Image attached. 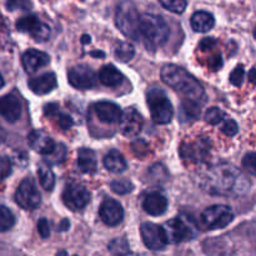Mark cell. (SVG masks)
Here are the masks:
<instances>
[{
  "label": "cell",
  "instance_id": "6da1fadb",
  "mask_svg": "<svg viewBox=\"0 0 256 256\" xmlns=\"http://www.w3.org/2000/svg\"><path fill=\"white\" fill-rule=\"evenodd\" d=\"M205 190L218 195H242L249 190L250 182L232 164H218L202 176Z\"/></svg>",
  "mask_w": 256,
  "mask_h": 256
},
{
  "label": "cell",
  "instance_id": "7a4b0ae2",
  "mask_svg": "<svg viewBox=\"0 0 256 256\" xmlns=\"http://www.w3.org/2000/svg\"><path fill=\"white\" fill-rule=\"evenodd\" d=\"M162 82L179 92L185 100L202 102L205 96L202 84L190 72L174 64L164 65L160 72Z\"/></svg>",
  "mask_w": 256,
  "mask_h": 256
},
{
  "label": "cell",
  "instance_id": "3957f363",
  "mask_svg": "<svg viewBox=\"0 0 256 256\" xmlns=\"http://www.w3.org/2000/svg\"><path fill=\"white\" fill-rule=\"evenodd\" d=\"M140 40L144 42L148 50L154 52L164 44L170 34V28L162 15L144 14L140 16Z\"/></svg>",
  "mask_w": 256,
  "mask_h": 256
},
{
  "label": "cell",
  "instance_id": "277c9868",
  "mask_svg": "<svg viewBox=\"0 0 256 256\" xmlns=\"http://www.w3.org/2000/svg\"><path fill=\"white\" fill-rule=\"evenodd\" d=\"M115 24L118 29L132 40H140V15L132 0H122L115 12Z\"/></svg>",
  "mask_w": 256,
  "mask_h": 256
},
{
  "label": "cell",
  "instance_id": "5b68a950",
  "mask_svg": "<svg viewBox=\"0 0 256 256\" xmlns=\"http://www.w3.org/2000/svg\"><path fill=\"white\" fill-rule=\"evenodd\" d=\"M146 102L149 105L150 114L154 122L160 125L172 122L174 110L170 100L168 99L164 90L160 88H152L146 92Z\"/></svg>",
  "mask_w": 256,
  "mask_h": 256
},
{
  "label": "cell",
  "instance_id": "8992f818",
  "mask_svg": "<svg viewBox=\"0 0 256 256\" xmlns=\"http://www.w3.org/2000/svg\"><path fill=\"white\" fill-rule=\"evenodd\" d=\"M234 219V212L226 205H212L202 212V222L205 230H219L226 228Z\"/></svg>",
  "mask_w": 256,
  "mask_h": 256
},
{
  "label": "cell",
  "instance_id": "52a82bcc",
  "mask_svg": "<svg viewBox=\"0 0 256 256\" xmlns=\"http://www.w3.org/2000/svg\"><path fill=\"white\" fill-rule=\"evenodd\" d=\"M15 202L24 210H34L42 202V195L36 189L34 180L25 178L15 192Z\"/></svg>",
  "mask_w": 256,
  "mask_h": 256
},
{
  "label": "cell",
  "instance_id": "ba28073f",
  "mask_svg": "<svg viewBox=\"0 0 256 256\" xmlns=\"http://www.w3.org/2000/svg\"><path fill=\"white\" fill-rule=\"evenodd\" d=\"M190 220L184 219V218H172V220L165 224L162 228L166 235L168 242H182L192 240L195 236V232L192 229Z\"/></svg>",
  "mask_w": 256,
  "mask_h": 256
},
{
  "label": "cell",
  "instance_id": "9c48e42d",
  "mask_svg": "<svg viewBox=\"0 0 256 256\" xmlns=\"http://www.w3.org/2000/svg\"><path fill=\"white\" fill-rule=\"evenodd\" d=\"M16 29L22 32H26L36 42H46L50 36L49 25L42 22L36 15H26L16 22Z\"/></svg>",
  "mask_w": 256,
  "mask_h": 256
},
{
  "label": "cell",
  "instance_id": "30bf717a",
  "mask_svg": "<svg viewBox=\"0 0 256 256\" xmlns=\"http://www.w3.org/2000/svg\"><path fill=\"white\" fill-rule=\"evenodd\" d=\"M90 192L79 182H69L62 192V202L70 210H82L89 204Z\"/></svg>",
  "mask_w": 256,
  "mask_h": 256
},
{
  "label": "cell",
  "instance_id": "8fae6325",
  "mask_svg": "<svg viewBox=\"0 0 256 256\" xmlns=\"http://www.w3.org/2000/svg\"><path fill=\"white\" fill-rule=\"evenodd\" d=\"M140 234H142L145 246L152 252L164 250L169 242L162 226L152 224V222H142L140 226Z\"/></svg>",
  "mask_w": 256,
  "mask_h": 256
},
{
  "label": "cell",
  "instance_id": "7c38bea8",
  "mask_svg": "<svg viewBox=\"0 0 256 256\" xmlns=\"http://www.w3.org/2000/svg\"><path fill=\"white\" fill-rule=\"evenodd\" d=\"M69 82L76 89H92L96 85V75L94 70L84 64L75 65L68 72Z\"/></svg>",
  "mask_w": 256,
  "mask_h": 256
},
{
  "label": "cell",
  "instance_id": "4fadbf2b",
  "mask_svg": "<svg viewBox=\"0 0 256 256\" xmlns=\"http://www.w3.org/2000/svg\"><path fill=\"white\" fill-rule=\"evenodd\" d=\"M120 132L126 138H135L142 129L144 120L140 112L134 108H129L120 116Z\"/></svg>",
  "mask_w": 256,
  "mask_h": 256
},
{
  "label": "cell",
  "instance_id": "5bb4252c",
  "mask_svg": "<svg viewBox=\"0 0 256 256\" xmlns=\"http://www.w3.org/2000/svg\"><path fill=\"white\" fill-rule=\"evenodd\" d=\"M99 215L104 224L109 226H116L124 219V209L116 200L108 198L100 205Z\"/></svg>",
  "mask_w": 256,
  "mask_h": 256
},
{
  "label": "cell",
  "instance_id": "9a60e30c",
  "mask_svg": "<svg viewBox=\"0 0 256 256\" xmlns=\"http://www.w3.org/2000/svg\"><path fill=\"white\" fill-rule=\"evenodd\" d=\"M0 115L9 122H15L22 116V102L15 94L0 98Z\"/></svg>",
  "mask_w": 256,
  "mask_h": 256
},
{
  "label": "cell",
  "instance_id": "2e32d148",
  "mask_svg": "<svg viewBox=\"0 0 256 256\" xmlns=\"http://www.w3.org/2000/svg\"><path fill=\"white\" fill-rule=\"evenodd\" d=\"M29 146L42 155H49L54 150L56 142L44 130H34L28 136Z\"/></svg>",
  "mask_w": 256,
  "mask_h": 256
},
{
  "label": "cell",
  "instance_id": "e0dca14e",
  "mask_svg": "<svg viewBox=\"0 0 256 256\" xmlns=\"http://www.w3.org/2000/svg\"><path fill=\"white\" fill-rule=\"evenodd\" d=\"M49 55L36 49L26 50L22 58V66H24V70L28 74H32V72H38L40 68L49 64Z\"/></svg>",
  "mask_w": 256,
  "mask_h": 256
},
{
  "label": "cell",
  "instance_id": "ac0fdd59",
  "mask_svg": "<svg viewBox=\"0 0 256 256\" xmlns=\"http://www.w3.org/2000/svg\"><path fill=\"white\" fill-rule=\"evenodd\" d=\"M94 112L96 114L98 119L106 124H114L119 122L122 116V109L119 105L110 102H99L94 105Z\"/></svg>",
  "mask_w": 256,
  "mask_h": 256
},
{
  "label": "cell",
  "instance_id": "d6986e66",
  "mask_svg": "<svg viewBox=\"0 0 256 256\" xmlns=\"http://www.w3.org/2000/svg\"><path fill=\"white\" fill-rule=\"evenodd\" d=\"M56 85L58 80L54 72H46L29 80L30 90L36 95L49 94L56 88Z\"/></svg>",
  "mask_w": 256,
  "mask_h": 256
},
{
  "label": "cell",
  "instance_id": "ffe728a7",
  "mask_svg": "<svg viewBox=\"0 0 256 256\" xmlns=\"http://www.w3.org/2000/svg\"><path fill=\"white\" fill-rule=\"evenodd\" d=\"M142 208L152 216H160L168 209V199L160 192H150L142 202Z\"/></svg>",
  "mask_w": 256,
  "mask_h": 256
},
{
  "label": "cell",
  "instance_id": "44dd1931",
  "mask_svg": "<svg viewBox=\"0 0 256 256\" xmlns=\"http://www.w3.org/2000/svg\"><path fill=\"white\" fill-rule=\"evenodd\" d=\"M124 75L112 64L104 65L99 72V80L102 85L109 88H118L124 82Z\"/></svg>",
  "mask_w": 256,
  "mask_h": 256
},
{
  "label": "cell",
  "instance_id": "7402d4cb",
  "mask_svg": "<svg viewBox=\"0 0 256 256\" xmlns=\"http://www.w3.org/2000/svg\"><path fill=\"white\" fill-rule=\"evenodd\" d=\"M78 166L85 174H94L98 169L96 152L89 148H82L78 152Z\"/></svg>",
  "mask_w": 256,
  "mask_h": 256
},
{
  "label": "cell",
  "instance_id": "603a6c76",
  "mask_svg": "<svg viewBox=\"0 0 256 256\" xmlns=\"http://www.w3.org/2000/svg\"><path fill=\"white\" fill-rule=\"evenodd\" d=\"M190 22H192V28L194 29V32H208L214 28L215 19L212 14L204 12V10H200V12L192 14Z\"/></svg>",
  "mask_w": 256,
  "mask_h": 256
},
{
  "label": "cell",
  "instance_id": "cb8c5ba5",
  "mask_svg": "<svg viewBox=\"0 0 256 256\" xmlns=\"http://www.w3.org/2000/svg\"><path fill=\"white\" fill-rule=\"evenodd\" d=\"M209 148L206 146V142H198L194 144H184L182 146V156L185 160H192V162H199L206 155V150Z\"/></svg>",
  "mask_w": 256,
  "mask_h": 256
},
{
  "label": "cell",
  "instance_id": "d4e9b609",
  "mask_svg": "<svg viewBox=\"0 0 256 256\" xmlns=\"http://www.w3.org/2000/svg\"><path fill=\"white\" fill-rule=\"evenodd\" d=\"M104 166L109 172L119 174V172H122L126 170L128 164L125 162L124 156L118 150L112 149L104 156Z\"/></svg>",
  "mask_w": 256,
  "mask_h": 256
},
{
  "label": "cell",
  "instance_id": "484cf974",
  "mask_svg": "<svg viewBox=\"0 0 256 256\" xmlns=\"http://www.w3.org/2000/svg\"><path fill=\"white\" fill-rule=\"evenodd\" d=\"M114 55L119 62H126L134 58L135 55V49L132 44L126 42H118L115 45L114 49Z\"/></svg>",
  "mask_w": 256,
  "mask_h": 256
},
{
  "label": "cell",
  "instance_id": "4316f807",
  "mask_svg": "<svg viewBox=\"0 0 256 256\" xmlns=\"http://www.w3.org/2000/svg\"><path fill=\"white\" fill-rule=\"evenodd\" d=\"M38 178H39V182L40 185L44 188L45 190L50 192L52 190L55 185V176H54V172H52L48 165H39V169H38Z\"/></svg>",
  "mask_w": 256,
  "mask_h": 256
},
{
  "label": "cell",
  "instance_id": "83f0119b",
  "mask_svg": "<svg viewBox=\"0 0 256 256\" xmlns=\"http://www.w3.org/2000/svg\"><path fill=\"white\" fill-rule=\"evenodd\" d=\"M200 114V106L194 102L185 100L180 108V119L182 122L184 119L186 120H195Z\"/></svg>",
  "mask_w": 256,
  "mask_h": 256
},
{
  "label": "cell",
  "instance_id": "f1b7e54d",
  "mask_svg": "<svg viewBox=\"0 0 256 256\" xmlns=\"http://www.w3.org/2000/svg\"><path fill=\"white\" fill-rule=\"evenodd\" d=\"M109 252L115 256H128L130 254L129 242L125 238H118L110 242Z\"/></svg>",
  "mask_w": 256,
  "mask_h": 256
},
{
  "label": "cell",
  "instance_id": "f546056e",
  "mask_svg": "<svg viewBox=\"0 0 256 256\" xmlns=\"http://www.w3.org/2000/svg\"><path fill=\"white\" fill-rule=\"evenodd\" d=\"M15 224V218L12 212L4 205H0V232H8Z\"/></svg>",
  "mask_w": 256,
  "mask_h": 256
},
{
  "label": "cell",
  "instance_id": "4dcf8cb0",
  "mask_svg": "<svg viewBox=\"0 0 256 256\" xmlns=\"http://www.w3.org/2000/svg\"><path fill=\"white\" fill-rule=\"evenodd\" d=\"M66 146H65L64 144H56L54 150H52L49 155H45V156L48 158L46 162L52 165L60 164V162H64L65 158H66Z\"/></svg>",
  "mask_w": 256,
  "mask_h": 256
},
{
  "label": "cell",
  "instance_id": "1f68e13d",
  "mask_svg": "<svg viewBox=\"0 0 256 256\" xmlns=\"http://www.w3.org/2000/svg\"><path fill=\"white\" fill-rule=\"evenodd\" d=\"M110 188H112V192L115 194H119V195H125V194H129L134 190V185L130 180L126 179H120V180H114V182L110 184Z\"/></svg>",
  "mask_w": 256,
  "mask_h": 256
},
{
  "label": "cell",
  "instance_id": "d6a6232c",
  "mask_svg": "<svg viewBox=\"0 0 256 256\" xmlns=\"http://www.w3.org/2000/svg\"><path fill=\"white\" fill-rule=\"evenodd\" d=\"M160 4L168 9L169 12H175V14H182L186 9V0H159Z\"/></svg>",
  "mask_w": 256,
  "mask_h": 256
},
{
  "label": "cell",
  "instance_id": "836d02e7",
  "mask_svg": "<svg viewBox=\"0 0 256 256\" xmlns=\"http://www.w3.org/2000/svg\"><path fill=\"white\" fill-rule=\"evenodd\" d=\"M225 119V114L219 109V108H210L206 110L205 114V120L208 124L210 125H216L222 122Z\"/></svg>",
  "mask_w": 256,
  "mask_h": 256
},
{
  "label": "cell",
  "instance_id": "e575fe53",
  "mask_svg": "<svg viewBox=\"0 0 256 256\" xmlns=\"http://www.w3.org/2000/svg\"><path fill=\"white\" fill-rule=\"evenodd\" d=\"M5 6L9 12H15V10H30L32 8V4L30 0H6Z\"/></svg>",
  "mask_w": 256,
  "mask_h": 256
},
{
  "label": "cell",
  "instance_id": "d590c367",
  "mask_svg": "<svg viewBox=\"0 0 256 256\" xmlns=\"http://www.w3.org/2000/svg\"><path fill=\"white\" fill-rule=\"evenodd\" d=\"M245 79V70L242 65H238L230 74V82L235 86H240Z\"/></svg>",
  "mask_w": 256,
  "mask_h": 256
},
{
  "label": "cell",
  "instance_id": "8d00e7d4",
  "mask_svg": "<svg viewBox=\"0 0 256 256\" xmlns=\"http://www.w3.org/2000/svg\"><path fill=\"white\" fill-rule=\"evenodd\" d=\"M222 130L228 136H234L239 132V126H238L236 122H234L232 119H224V124H222Z\"/></svg>",
  "mask_w": 256,
  "mask_h": 256
},
{
  "label": "cell",
  "instance_id": "74e56055",
  "mask_svg": "<svg viewBox=\"0 0 256 256\" xmlns=\"http://www.w3.org/2000/svg\"><path fill=\"white\" fill-rule=\"evenodd\" d=\"M12 174V162L8 158L0 156V182Z\"/></svg>",
  "mask_w": 256,
  "mask_h": 256
},
{
  "label": "cell",
  "instance_id": "f35d334b",
  "mask_svg": "<svg viewBox=\"0 0 256 256\" xmlns=\"http://www.w3.org/2000/svg\"><path fill=\"white\" fill-rule=\"evenodd\" d=\"M242 166L245 170L250 172L252 175H255V154L254 152H249L248 155H245V158L242 159Z\"/></svg>",
  "mask_w": 256,
  "mask_h": 256
},
{
  "label": "cell",
  "instance_id": "ab89813d",
  "mask_svg": "<svg viewBox=\"0 0 256 256\" xmlns=\"http://www.w3.org/2000/svg\"><path fill=\"white\" fill-rule=\"evenodd\" d=\"M38 232H39L40 236H42V239L49 238L50 228L49 222H48V220L45 219V218H42V219H39V222H38Z\"/></svg>",
  "mask_w": 256,
  "mask_h": 256
},
{
  "label": "cell",
  "instance_id": "60d3db41",
  "mask_svg": "<svg viewBox=\"0 0 256 256\" xmlns=\"http://www.w3.org/2000/svg\"><path fill=\"white\" fill-rule=\"evenodd\" d=\"M56 119H58V125L64 130L70 129V128L74 125V122H72V118L66 114H58Z\"/></svg>",
  "mask_w": 256,
  "mask_h": 256
},
{
  "label": "cell",
  "instance_id": "b9f144b4",
  "mask_svg": "<svg viewBox=\"0 0 256 256\" xmlns=\"http://www.w3.org/2000/svg\"><path fill=\"white\" fill-rule=\"evenodd\" d=\"M132 150H134V152L138 155V156L140 155V152H142V156H145V155L148 154V152H146V149H148L146 142H142V140H136V142H132Z\"/></svg>",
  "mask_w": 256,
  "mask_h": 256
},
{
  "label": "cell",
  "instance_id": "7bdbcfd3",
  "mask_svg": "<svg viewBox=\"0 0 256 256\" xmlns=\"http://www.w3.org/2000/svg\"><path fill=\"white\" fill-rule=\"evenodd\" d=\"M215 45H216V40H215L214 38H205V39H202V42H200V49L209 50L212 49V46H215Z\"/></svg>",
  "mask_w": 256,
  "mask_h": 256
},
{
  "label": "cell",
  "instance_id": "ee69618b",
  "mask_svg": "<svg viewBox=\"0 0 256 256\" xmlns=\"http://www.w3.org/2000/svg\"><path fill=\"white\" fill-rule=\"evenodd\" d=\"M44 114L49 118L56 116V115L59 114V112H58V105L56 104H48L44 108Z\"/></svg>",
  "mask_w": 256,
  "mask_h": 256
},
{
  "label": "cell",
  "instance_id": "f6af8a7d",
  "mask_svg": "<svg viewBox=\"0 0 256 256\" xmlns=\"http://www.w3.org/2000/svg\"><path fill=\"white\" fill-rule=\"evenodd\" d=\"M210 65H212V68L214 70H219L220 68L222 66V55L218 54V56L215 55L214 58H212V62H210Z\"/></svg>",
  "mask_w": 256,
  "mask_h": 256
},
{
  "label": "cell",
  "instance_id": "bcb514c9",
  "mask_svg": "<svg viewBox=\"0 0 256 256\" xmlns=\"http://www.w3.org/2000/svg\"><path fill=\"white\" fill-rule=\"evenodd\" d=\"M69 222H68L66 219H64L62 222V224H60V228H59V230L60 232H65V230H68V228H69Z\"/></svg>",
  "mask_w": 256,
  "mask_h": 256
},
{
  "label": "cell",
  "instance_id": "7dc6e473",
  "mask_svg": "<svg viewBox=\"0 0 256 256\" xmlns=\"http://www.w3.org/2000/svg\"><path fill=\"white\" fill-rule=\"evenodd\" d=\"M82 44H85V42H86V44H89V42H90V36H89V35H82Z\"/></svg>",
  "mask_w": 256,
  "mask_h": 256
},
{
  "label": "cell",
  "instance_id": "c3c4849f",
  "mask_svg": "<svg viewBox=\"0 0 256 256\" xmlns=\"http://www.w3.org/2000/svg\"><path fill=\"white\" fill-rule=\"evenodd\" d=\"M255 68H252V70H250V82H254V79H255Z\"/></svg>",
  "mask_w": 256,
  "mask_h": 256
},
{
  "label": "cell",
  "instance_id": "681fc988",
  "mask_svg": "<svg viewBox=\"0 0 256 256\" xmlns=\"http://www.w3.org/2000/svg\"><path fill=\"white\" fill-rule=\"evenodd\" d=\"M56 256H68V252H65V250H60V252L56 254Z\"/></svg>",
  "mask_w": 256,
  "mask_h": 256
},
{
  "label": "cell",
  "instance_id": "f907efd6",
  "mask_svg": "<svg viewBox=\"0 0 256 256\" xmlns=\"http://www.w3.org/2000/svg\"><path fill=\"white\" fill-rule=\"evenodd\" d=\"M92 56H96V55H99V56H104V54H102V52H92Z\"/></svg>",
  "mask_w": 256,
  "mask_h": 256
},
{
  "label": "cell",
  "instance_id": "816d5d0a",
  "mask_svg": "<svg viewBox=\"0 0 256 256\" xmlns=\"http://www.w3.org/2000/svg\"><path fill=\"white\" fill-rule=\"evenodd\" d=\"M2 86H4V79H2V74H0V89H2Z\"/></svg>",
  "mask_w": 256,
  "mask_h": 256
}]
</instances>
